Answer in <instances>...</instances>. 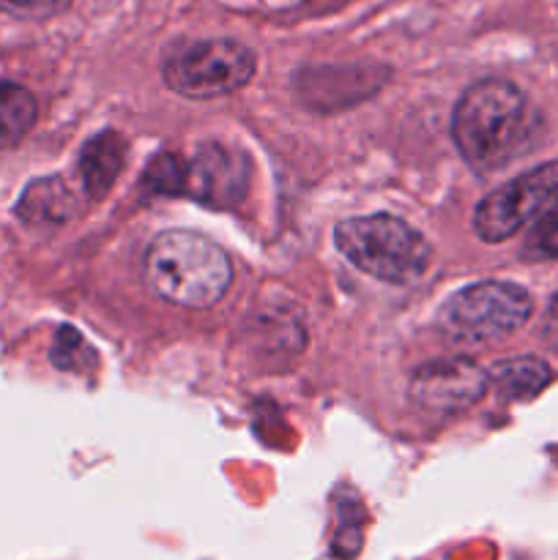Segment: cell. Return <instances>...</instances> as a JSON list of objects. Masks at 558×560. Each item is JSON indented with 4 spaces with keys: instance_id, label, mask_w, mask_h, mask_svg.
<instances>
[{
    "instance_id": "obj_1",
    "label": "cell",
    "mask_w": 558,
    "mask_h": 560,
    "mask_svg": "<svg viewBox=\"0 0 558 560\" xmlns=\"http://www.w3.org/2000/svg\"><path fill=\"white\" fill-rule=\"evenodd\" d=\"M452 140L476 173L507 167L531 140V107L509 80L474 82L452 115Z\"/></svg>"
},
{
    "instance_id": "obj_2",
    "label": "cell",
    "mask_w": 558,
    "mask_h": 560,
    "mask_svg": "<svg viewBox=\"0 0 558 560\" xmlns=\"http://www.w3.org/2000/svg\"><path fill=\"white\" fill-rule=\"evenodd\" d=\"M146 277L159 299L184 310H211L230 290L233 262L206 235L167 230L148 246Z\"/></svg>"
},
{
    "instance_id": "obj_3",
    "label": "cell",
    "mask_w": 558,
    "mask_h": 560,
    "mask_svg": "<svg viewBox=\"0 0 558 560\" xmlns=\"http://www.w3.org/2000/svg\"><path fill=\"white\" fill-rule=\"evenodd\" d=\"M334 244L350 266L388 284H414L432 262L425 235L392 213L345 219L334 228Z\"/></svg>"
},
{
    "instance_id": "obj_4",
    "label": "cell",
    "mask_w": 558,
    "mask_h": 560,
    "mask_svg": "<svg viewBox=\"0 0 558 560\" xmlns=\"http://www.w3.org/2000/svg\"><path fill=\"white\" fill-rule=\"evenodd\" d=\"M474 230L487 244L509 241L520 230H534L536 238L558 235V162L539 164L490 191L476 206Z\"/></svg>"
},
{
    "instance_id": "obj_5",
    "label": "cell",
    "mask_w": 558,
    "mask_h": 560,
    "mask_svg": "<svg viewBox=\"0 0 558 560\" xmlns=\"http://www.w3.org/2000/svg\"><path fill=\"white\" fill-rule=\"evenodd\" d=\"M531 312L534 299L528 290L514 282L487 279L457 290L438 312V328L452 342L490 345L520 331Z\"/></svg>"
},
{
    "instance_id": "obj_6",
    "label": "cell",
    "mask_w": 558,
    "mask_h": 560,
    "mask_svg": "<svg viewBox=\"0 0 558 560\" xmlns=\"http://www.w3.org/2000/svg\"><path fill=\"white\" fill-rule=\"evenodd\" d=\"M255 52L233 38H202L175 47L164 58V85L184 98H219L249 85Z\"/></svg>"
},
{
    "instance_id": "obj_7",
    "label": "cell",
    "mask_w": 558,
    "mask_h": 560,
    "mask_svg": "<svg viewBox=\"0 0 558 560\" xmlns=\"http://www.w3.org/2000/svg\"><path fill=\"white\" fill-rule=\"evenodd\" d=\"M490 377L470 359H438L421 366L410 381V397L427 413H460L481 402Z\"/></svg>"
},
{
    "instance_id": "obj_8",
    "label": "cell",
    "mask_w": 558,
    "mask_h": 560,
    "mask_svg": "<svg viewBox=\"0 0 558 560\" xmlns=\"http://www.w3.org/2000/svg\"><path fill=\"white\" fill-rule=\"evenodd\" d=\"M246 164L241 153L228 151V148L208 145L195 156V162L186 164V195L206 206L228 208L244 197Z\"/></svg>"
},
{
    "instance_id": "obj_9",
    "label": "cell",
    "mask_w": 558,
    "mask_h": 560,
    "mask_svg": "<svg viewBox=\"0 0 558 560\" xmlns=\"http://www.w3.org/2000/svg\"><path fill=\"white\" fill-rule=\"evenodd\" d=\"M80 208L82 200L77 191L60 175H49L25 186L14 211L31 228H58L74 219Z\"/></svg>"
},
{
    "instance_id": "obj_10",
    "label": "cell",
    "mask_w": 558,
    "mask_h": 560,
    "mask_svg": "<svg viewBox=\"0 0 558 560\" xmlns=\"http://www.w3.org/2000/svg\"><path fill=\"white\" fill-rule=\"evenodd\" d=\"M126 164V142L115 131H102L82 145L80 178L88 197L98 200L113 189Z\"/></svg>"
},
{
    "instance_id": "obj_11",
    "label": "cell",
    "mask_w": 558,
    "mask_h": 560,
    "mask_svg": "<svg viewBox=\"0 0 558 560\" xmlns=\"http://www.w3.org/2000/svg\"><path fill=\"white\" fill-rule=\"evenodd\" d=\"M487 377L507 399H531L550 386L553 372L547 361L536 359V355H518V359L498 361L487 372Z\"/></svg>"
},
{
    "instance_id": "obj_12",
    "label": "cell",
    "mask_w": 558,
    "mask_h": 560,
    "mask_svg": "<svg viewBox=\"0 0 558 560\" xmlns=\"http://www.w3.org/2000/svg\"><path fill=\"white\" fill-rule=\"evenodd\" d=\"M38 118V104L27 88L0 80V151L14 148Z\"/></svg>"
},
{
    "instance_id": "obj_13",
    "label": "cell",
    "mask_w": 558,
    "mask_h": 560,
    "mask_svg": "<svg viewBox=\"0 0 558 560\" xmlns=\"http://www.w3.org/2000/svg\"><path fill=\"white\" fill-rule=\"evenodd\" d=\"M142 186L151 195L175 197L186 191V164L181 162L175 153H159L151 164H148L146 175H142Z\"/></svg>"
},
{
    "instance_id": "obj_14",
    "label": "cell",
    "mask_w": 558,
    "mask_h": 560,
    "mask_svg": "<svg viewBox=\"0 0 558 560\" xmlns=\"http://www.w3.org/2000/svg\"><path fill=\"white\" fill-rule=\"evenodd\" d=\"M53 364L63 372H85L96 364V355L88 348L82 334H77L71 326H60L55 334Z\"/></svg>"
},
{
    "instance_id": "obj_15",
    "label": "cell",
    "mask_w": 558,
    "mask_h": 560,
    "mask_svg": "<svg viewBox=\"0 0 558 560\" xmlns=\"http://www.w3.org/2000/svg\"><path fill=\"white\" fill-rule=\"evenodd\" d=\"M74 0H0V14L16 20H47L66 11Z\"/></svg>"
},
{
    "instance_id": "obj_16",
    "label": "cell",
    "mask_w": 558,
    "mask_h": 560,
    "mask_svg": "<svg viewBox=\"0 0 558 560\" xmlns=\"http://www.w3.org/2000/svg\"><path fill=\"white\" fill-rule=\"evenodd\" d=\"M545 334L550 342L558 345V293L550 299V306H547L545 315Z\"/></svg>"
}]
</instances>
